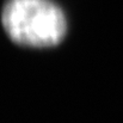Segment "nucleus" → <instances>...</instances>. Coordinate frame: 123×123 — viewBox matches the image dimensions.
I'll list each match as a JSON object with an SVG mask.
<instances>
[{
  "mask_svg": "<svg viewBox=\"0 0 123 123\" xmlns=\"http://www.w3.org/2000/svg\"><path fill=\"white\" fill-rule=\"evenodd\" d=\"M1 20L10 38L26 47L56 45L67 31L63 12L50 0H7Z\"/></svg>",
  "mask_w": 123,
  "mask_h": 123,
  "instance_id": "1",
  "label": "nucleus"
}]
</instances>
